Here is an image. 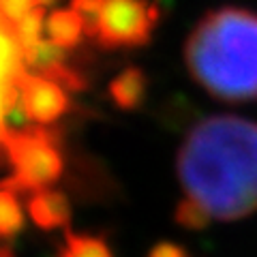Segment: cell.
<instances>
[{"label":"cell","mask_w":257,"mask_h":257,"mask_svg":"<svg viewBox=\"0 0 257 257\" xmlns=\"http://www.w3.org/2000/svg\"><path fill=\"white\" fill-rule=\"evenodd\" d=\"M176 174L187 197L212 219L238 221L257 212V122L204 118L178 148Z\"/></svg>","instance_id":"cell-1"},{"label":"cell","mask_w":257,"mask_h":257,"mask_svg":"<svg viewBox=\"0 0 257 257\" xmlns=\"http://www.w3.org/2000/svg\"><path fill=\"white\" fill-rule=\"evenodd\" d=\"M54 3H58V0H37L39 7H47V5H54Z\"/></svg>","instance_id":"cell-19"},{"label":"cell","mask_w":257,"mask_h":257,"mask_svg":"<svg viewBox=\"0 0 257 257\" xmlns=\"http://www.w3.org/2000/svg\"><path fill=\"white\" fill-rule=\"evenodd\" d=\"M71 9H73L79 15V20H82L86 37H90V39L99 37L105 0H71Z\"/></svg>","instance_id":"cell-14"},{"label":"cell","mask_w":257,"mask_h":257,"mask_svg":"<svg viewBox=\"0 0 257 257\" xmlns=\"http://www.w3.org/2000/svg\"><path fill=\"white\" fill-rule=\"evenodd\" d=\"M24 73H26V62L15 39V30L11 24L0 18V138L7 133V111L22 96L20 79Z\"/></svg>","instance_id":"cell-6"},{"label":"cell","mask_w":257,"mask_h":257,"mask_svg":"<svg viewBox=\"0 0 257 257\" xmlns=\"http://www.w3.org/2000/svg\"><path fill=\"white\" fill-rule=\"evenodd\" d=\"M20 92L30 124L52 126L71 107L69 94L64 92V88L43 75H32L28 71L20 79Z\"/></svg>","instance_id":"cell-5"},{"label":"cell","mask_w":257,"mask_h":257,"mask_svg":"<svg viewBox=\"0 0 257 257\" xmlns=\"http://www.w3.org/2000/svg\"><path fill=\"white\" fill-rule=\"evenodd\" d=\"M7 161L13 167V176L0 182L3 189L13 193H37L52 189L64 172L60 150V133L52 126L30 124L22 131H7L0 138Z\"/></svg>","instance_id":"cell-3"},{"label":"cell","mask_w":257,"mask_h":257,"mask_svg":"<svg viewBox=\"0 0 257 257\" xmlns=\"http://www.w3.org/2000/svg\"><path fill=\"white\" fill-rule=\"evenodd\" d=\"M210 221H212V216L208 214L206 208L199 202H195V199L187 197V195H184L174 208V223L182 229L202 231L210 225Z\"/></svg>","instance_id":"cell-13"},{"label":"cell","mask_w":257,"mask_h":257,"mask_svg":"<svg viewBox=\"0 0 257 257\" xmlns=\"http://www.w3.org/2000/svg\"><path fill=\"white\" fill-rule=\"evenodd\" d=\"M45 9L43 7H35L30 13H26L24 18L15 24L13 30H15V39H18V45L22 54L26 56L28 52H32L35 47L43 41L41 39V30L45 26Z\"/></svg>","instance_id":"cell-12"},{"label":"cell","mask_w":257,"mask_h":257,"mask_svg":"<svg viewBox=\"0 0 257 257\" xmlns=\"http://www.w3.org/2000/svg\"><path fill=\"white\" fill-rule=\"evenodd\" d=\"M26 225L24 208L18 199V193L0 187V238L11 240L20 234Z\"/></svg>","instance_id":"cell-11"},{"label":"cell","mask_w":257,"mask_h":257,"mask_svg":"<svg viewBox=\"0 0 257 257\" xmlns=\"http://www.w3.org/2000/svg\"><path fill=\"white\" fill-rule=\"evenodd\" d=\"M159 20V5L148 0H105L96 43L109 52L144 47L150 43Z\"/></svg>","instance_id":"cell-4"},{"label":"cell","mask_w":257,"mask_h":257,"mask_svg":"<svg viewBox=\"0 0 257 257\" xmlns=\"http://www.w3.org/2000/svg\"><path fill=\"white\" fill-rule=\"evenodd\" d=\"M150 92V77L142 67H126L111 79L107 94L111 103L122 111H135L144 107Z\"/></svg>","instance_id":"cell-8"},{"label":"cell","mask_w":257,"mask_h":257,"mask_svg":"<svg viewBox=\"0 0 257 257\" xmlns=\"http://www.w3.org/2000/svg\"><path fill=\"white\" fill-rule=\"evenodd\" d=\"M0 257H18V255H15L13 246H9V244H0Z\"/></svg>","instance_id":"cell-18"},{"label":"cell","mask_w":257,"mask_h":257,"mask_svg":"<svg viewBox=\"0 0 257 257\" xmlns=\"http://www.w3.org/2000/svg\"><path fill=\"white\" fill-rule=\"evenodd\" d=\"M37 75H43L47 79H52L54 84H58L60 88L69 92H79L88 88V82L82 71H77L75 67H71L69 62H60V64H54V67L45 69L43 73H37Z\"/></svg>","instance_id":"cell-15"},{"label":"cell","mask_w":257,"mask_h":257,"mask_svg":"<svg viewBox=\"0 0 257 257\" xmlns=\"http://www.w3.org/2000/svg\"><path fill=\"white\" fill-rule=\"evenodd\" d=\"M26 212L32 223L43 231L62 229L71 225V202L58 189H43L37 193H30L26 199Z\"/></svg>","instance_id":"cell-7"},{"label":"cell","mask_w":257,"mask_h":257,"mask_svg":"<svg viewBox=\"0 0 257 257\" xmlns=\"http://www.w3.org/2000/svg\"><path fill=\"white\" fill-rule=\"evenodd\" d=\"M146 257H193L189 253L187 246H182L178 242H172V240H159V242H155L150 248Z\"/></svg>","instance_id":"cell-17"},{"label":"cell","mask_w":257,"mask_h":257,"mask_svg":"<svg viewBox=\"0 0 257 257\" xmlns=\"http://www.w3.org/2000/svg\"><path fill=\"white\" fill-rule=\"evenodd\" d=\"M184 62L193 82L214 99H257V13L242 7L208 11L189 32Z\"/></svg>","instance_id":"cell-2"},{"label":"cell","mask_w":257,"mask_h":257,"mask_svg":"<svg viewBox=\"0 0 257 257\" xmlns=\"http://www.w3.org/2000/svg\"><path fill=\"white\" fill-rule=\"evenodd\" d=\"M45 28H47V35H50V41L64 47V50L79 45L84 37V24L73 9L52 11L45 20Z\"/></svg>","instance_id":"cell-9"},{"label":"cell","mask_w":257,"mask_h":257,"mask_svg":"<svg viewBox=\"0 0 257 257\" xmlns=\"http://www.w3.org/2000/svg\"><path fill=\"white\" fill-rule=\"evenodd\" d=\"M37 7V0H0V18L15 26L24 15Z\"/></svg>","instance_id":"cell-16"},{"label":"cell","mask_w":257,"mask_h":257,"mask_svg":"<svg viewBox=\"0 0 257 257\" xmlns=\"http://www.w3.org/2000/svg\"><path fill=\"white\" fill-rule=\"evenodd\" d=\"M58 257H116V253L103 236L67 231L58 248Z\"/></svg>","instance_id":"cell-10"}]
</instances>
